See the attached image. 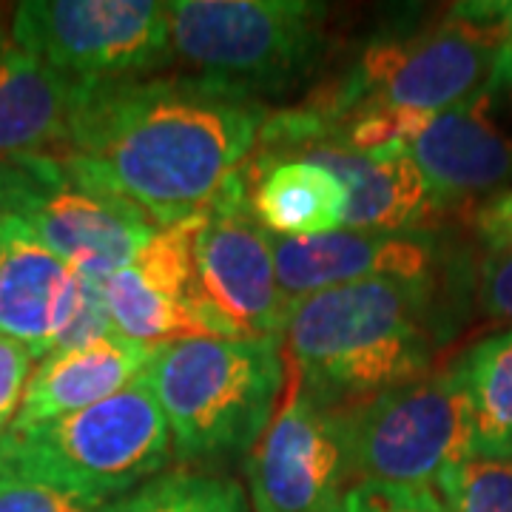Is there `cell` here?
<instances>
[{"label":"cell","instance_id":"6da1fadb","mask_svg":"<svg viewBox=\"0 0 512 512\" xmlns=\"http://www.w3.org/2000/svg\"><path fill=\"white\" fill-rule=\"evenodd\" d=\"M268 117L265 100L191 74L80 86L60 157L165 228L200 214L245 171Z\"/></svg>","mask_w":512,"mask_h":512},{"label":"cell","instance_id":"7a4b0ae2","mask_svg":"<svg viewBox=\"0 0 512 512\" xmlns=\"http://www.w3.org/2000/svg\"><path fill=\"white\" fill-rule=\"evenodd\" d=\"M436 279H367L302 296L285 339L302 387L348 407L427 373L436 348Z\"/></svg>","mask_w":512,"mask_h":512},{"label":"cell","instance_id":"3957f363","mask_svg":"<svg viewBox=\"0 0 512 512\" xmlns=\"http://www.w3.org/2000/svg\"><path fill=\"white\" fill-rule=\"evenodd\" d=\"M146 379L171 427L174 461L191 470L248 458L285 390L279 336L183 339L157 348Z\"/></svg>","mask_w":512,"mask_h":512},{"label":"cell","instance_id":"277c9868","mask_svg":"<svg viewBox=\"0 0 512 512\" xmlns=\"http://www.w3.org/2000/svg\"><path fill=\"white\" fill-rule=\"evenodd\" d=\"M507 40L498 26L458 3L439 26L370 40L345 72L316 86L299 106L316 131L362 109L439 114L498 80Z\"/></svg>","mask_w":512,"mask_h":512},{"label":"cell","instance_id":"5b68a950","mask_svg":"<svg viewBox=\"0 0 512 512\" xmlns=\"http://www.w3.org/2000/svg\"><path fill=\"white\" fill-rule=\"evenodd\" d=\"M168 18L191 77L256 100L293 89L328 46V6L313 0H171Z\"/></svg>","mask_w":512,"mask_h":512},{"label":"cell","instance_id":"8992f818","mask_svg":"<svg viewBox=\"0 0 512 512\" xmlns=\"http://www.w3.org/2000/svg\"><path fill=\"white\" fill-rule=\"evenodd\" d=\"M0 453L100 501L131 493L174 461L171 427L146 373L106 402L46 424L6 430Z\"/></svg>","mask_w":512,"mask_h":512},{"label":"cell","instance_id":"52a82bcc","mask_svg":"<svg viewBox=\"0 0 512 512\" xmlns=\"http://www.w3.org/2000/svg\"><path fill=\"white\" fill-rule=\"evenodd\" d=\"M0 214L20 220L74 271L106 279L131 265L157 225L60 154L0 163Z\"/></svg>","mask_w":512,"mask_h":512},{"label":"cell","instance_id":"ba28073f","mask_svg":"<svg viewBox=\"0 0 512 512\" xmlns=\"http://www.w3.org/2000/svg\"><path fill=\"white\" fill-rule=\"evenodd\" d=\"M350 478L439 490V478L476 456L473 407L461 362L345 407Z\"/></svg>","mask_w":512,"mask_h":512},{"label":"cell","instance_id":"9c48e42d","mask_svg":"<svg viewBox=\"0 0 512 512\" xmlns=\"http://www.w3.org/2000/svg\"><path fill=\"white\" fill-rule=\"evenodd\" d=\"M191 265L211 339L285 336L296 302L279 288L274 239L251 211L248 165L197 214Z\"/></svg>","mask_w":512,"mask_h":512},{"label":"cell","instance_id":"30bf717a","mask_svg":"<svg viewBox=\"0 0 512 512\" xmlns=\"http://www.w3.org/2000/svg\"><path fill=\"white\" fill-rule=\"evenodd\" d=\"M9 32L74 86H100L163 69L171 55L168 3L157 0H26Z\"/></svg>","mask_w":512,"mask_h":512},{"label":"cell","instance_id":"8fae6325","mask_svg":"<svg viewBox=\"0 0 512 512\" xmlns=\"http://www.w3.org/2000/svg\"><path fill=\"white\" fill-rule=\"evenodd\" d=\"M245 476L251 512H333L353 481L345 407L319 402L293 376Z\"/></svg>","mask_w":512,"mask_h":512},{"label":"cell","instance_id":"7c38bea8","mask_svg":"<svg viewBox=\"0 0 512 512\" xmlns=\"http://www.w3.org/2000/svg\"><path fill=\"white\" fill-rule=\"evenodd\" d=\"M410 157L444 211L470 205L512 180V83L495 80L453 109L439 111Z\"/></svg>","mask_w":512,"mask_h":512},{"label":"cell","instance_id":"4fadbf2b","mask_svg":"<svg viewBox=\"0 0 512 512\" xmlns=\"http://www.w3.org/2000/svg\"><path fill=\"white\" fill-rule=\"evenodd\" d=\"M197 214L157 228L140 256L100 279L114 330L131 342L163 348L183 339H211L202 322L191 265Z\"/></svg>","mask_w":512,"mask_h":512},{"label":"cell","instance_id":"5bb4252c","mask_svg":"<svg viewBox=\"0 0 512 512\" xmlns=\"http://www.w3.org/2000/svg\"><path fill=\"white\" fill-rule=\"evenodd\" d=\"M274 239L279 288L291 302L367 279H436L439 242L430 231H350Z\"/></svg>","mask_w":512,"mask_h":512},{"label":"cell","instance_id":"9a60e30c","mask_svg":"<svg viewBox=\"0 0 512 512\" xmlns=\"http://www.w3.org/2000/svg\"><path fill=\"white\" fill-rule=\"evenodd\" d=\"M83 274L15 217L0 214V336L40 362L57 348L80 305Z\"/></svg>","mask_w":512,"mask_h":512},{"label":"cell","instance_id":"2e32d148","mask_svg":"<svg viewBox=\"0 0 512 512\" xmlns=\"http://www.w3.org/2000/svg\"><path fill=\"white\" fill-rule=\"evenodd\" d=\"M279 160H311L336 174L348 191L345 228L350 231H430V222L444 214L404 148L365 154L328 137H313Z\"/></svg>","mask_w":512,"mask_h":512},{"label":"cell","instance_id":"e0dca14e","mask_svg":"<svg viewBox=\"0 0 512 512\" xmlns=\"http://www.w3.org/2000/svg\"><path fill=\"white\" fill-rule=\"evenodd\" d=\"M154 353L157 348L131 342L120 333H111L83 348L46 353L35 362L12 427H35L106 402L146 373Z\"/></svg>","mask_w":512,"mask_h":512},{"label":"cell","instance_id":"ac0fdd59","mask_svg":"<svg viewBox=\"0 0 512 512\" xmlns=\"http://www.w3.org/2000/svg\"><path fill=\"white\" fill-rule=\"evenodd\" d=\"M80 86L26 52L0 26V163L29 154H63Z\"/></svg>","mask_w":512,"mask_h":512},{"label":"cell","instance_id":"d6986e66","mask_svg":"<svg viewBox=\"0 0 512 512\" xmlns=\"http://www.w3.org/2000/svg\"><path fill=\"white\" fill-rule=\"evenodd\" d=\"M251 211L271 237H322L345 228L348 191L336 174L311 160L248 163Z\"/></svg>","mask_w":512,"mask_h":512},{"label":"cell","instance_id":"ffe728a7","mask_svg":"<svg viewBox=\"0 0 512 512\" xmlns=\"http://www.w3.org/2000/svg\"><path fill=\"white\" fill-rule=\"evenodd\" d=\"M473 407L478 458H512V328L458 359Z\"/></svg>","mask_w":512,"mask_h":512},{"label":"cell","instance_id":"44dd1931","mask_svg":"<svg viewBox=\"0 0 512 512\" xmlns=\"http://www.w3.org/2000/svg\"><path fill=\"white\" fill-rule=\"evenodd\" d=\"M103 512H251V501L231 476L177 467L109 501Z\"/></svg>","mask_w":512,"mask_h":512},{"label":"cell","instance_id":"7402d4cb","mask_svg":"<svg viewBox=\"0 0 512 512\" xmlns=\"http://www.w3.org/2000/svg\"><path fill=\"white\" fill-rule=\"evenodd\" d=\"M450 512H512V458H467L439 478Z\"/></svg>","mask_w":512,"mask_h":512},{"label":"cell","instance_id":"603a6c76","mask_svg":"<svg viewBox=\"0 0 512 512\" xmlns=\"http://www.w3.org/2000/svg\"><path fill=\"white\" fill-rule=\"evenodd\" d=\"M109 501L37 476L0 453V512H103Z\"/></svg>","mask_w":512,"mask_h":512},{"label":"cell","instance_id":"cb8c5ba5","mask_svg":"<svg viewBox=\"0 0 512 512\" xmlns=\"http://www.w3.org/2000/svg\"><path fill=\"white\" fill-rule=\"evenodd\" d=\"M333 512H450L439 490L396 487L384 481H350Z\"/></svg>","mask_w":512,"mask_h":512},{"label":"cell","instance_id":"d4e9b609","mask_svg":"<svg viewBox=\"0 0 512 512\" xmlns=\"http://www.w3.org/2000/svg\"><path fill=\"white\" fill-rule=\"evenodd\" d=\"M35 370V359L26 345L0 336V439L18 416L23 390Z\"/></svg>","mask_w":512,"mask_h":512},{"label":"cell","instance_id":"484cf974","mask_svg":"<svg viewBox=\"0 0 512 512\" xmlns=\"http://www.w3.org/2000/svg\"><path fill=\"white\" fill-rule=\"evenodd\" d=\"M478 308L490 319L512 322V245L493 248L478 271Z\"/></svg>","mask_w":512,"mask_h":512},{"label":"cell","instance_id":"4316f807","mask_svg":"<svg viewBox=\"0 0 512 512\" xmlns=\"http://www.w3.org/2000/svg\"><path fill=\"white\" fill-rule=\"evenodd\" d=\"M478 231L484 234L490 248L512 245V191L495 197L490 205L478 211Z\"/></svg>","mask_w":512,"mask_h":512},{"label":"cell","instance_id":"83f0119b","mask_svg":"<svg viewBox=\"0 0 512 512\" xmlns=\"http://www.w3.org/2000/svg\"><path fill=\"white\" fill-rule=\"evenodd\" d=\"M470 9L498 26V32L512 46V0H493V3H470Z\"/></svg>","mask_w":512,"mask_h":512},{"label":"cell","instance_id":"f1b7e54d","mask_svg":"<svg viewBox=\"0 0 512 512\" xmlns=\"http://www.w3.org/2000/svg\"><path fill=\"white\" fill-rule=\"evenodd\" d=\"M6 9H12V6H3V3H0V26H6V23H9V20L3 23V18H6Z\"/></svg>","mask_w":512,"mask_h":512}]
</instances>
